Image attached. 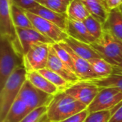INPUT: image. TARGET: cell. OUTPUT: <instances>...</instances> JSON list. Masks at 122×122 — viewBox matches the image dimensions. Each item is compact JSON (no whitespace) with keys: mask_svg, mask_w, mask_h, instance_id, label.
I'll list each match as a JSON object with an SVG mask.
<instances>
[{"mask_svg":"<svg viewBox=\"0 0 122 122\" xmlns=\"http://www.w3.org/2000/svg\"><path fill=\"white\" fill-rule=\"evenodd\" d=\"M26 13L32 24L34 29L52 40L54 43L63 42L69 37L66 31L55 24L29 11L26 10Z\"/></svg>","mask_w":122,"mask_h":122,"instance_id":"cell-5","label":"cell"},{"mask_svg":"<svg viewBox=\"0 0 122 122\" xmlns=\"http://www.w3.org/2000/svg\"><path fill=\"white\" fill-rule=\"evenodd\" d=\"M49 44H36L23 56L24 66L27 71H39L46 68L49 58Z\"/></svg>","mask_w":122,"mask_h":122,"instance_id":"cell-8","label":"cell"},{"mask_svg":"<svg viewBox=\"0 0 122 122\" xmlns=\"http://www.w3.org/2000/svg\"><path fill=\"white\" fill-rule=\"evenodd\" d=\"M114 71H118V72H122V61L117 66H114Z\"/></svg>","mask_w":122,"mask_h":122,"instance_id":"cell-35","label":"cell"},{"mask_svg":"<svg viewBox=\"0 0 122 122\" xmlns=\"http://www.w3.org/2000/svg\"><path fill=\"white\" fill-rule=\"evenodd\" d=\"M21 122H50L47 117V107H41L32 110Z\"/></svg>","mask_w":122,"mask_h":122,"instance_id":"cell-27","label":"cell"},{"mask_svg":"<svg viewBox=\"0 0 122 122\" xmlns=\"http://www.w3.org/2000/svg\"><path fill=\"white\" fill-rule=\"evenodd\" d=\"M90 16V14L81 0H72L69 6L67 16L69 19L84 21Z\"/></svg>","mask_w":122,"mask_h":122,"instance_id":"cell-23","label":"cell"},{"mask_svg":"<svg viewBox=\"0 0 122 122\" xmlns=\"http://www.w3.org/2000/svg\"><path fill=\"white\" fill-rule=\"evenodd\" d=\"M26 80L41 91L54 96L60 90L38 71H27Z\"/></svg>","mask_w":122,"mask_h":122,"instance_id":"cell-16","label":"cell"},{"mask_svg":"<svg viewBox=\"0 0 122 122\" xmlns=\"http://www.w3.org/2000/svg\"><path fill=\"white\" fill-rule=\"evenodd\" d=\"M86 109V105L64 91H60L47 107V117L50 122H60Z\"/></svg>","mask_w":122,"mask_h":122,"instance_id":"cell-1","label":"cell"},{"mask_svg":"<svg viewBox=\"0 0 122 122\" xmlns=\"http://www.w3.org/2000/svg\"><path fill=\"white\" fill-rule=\"evenodd\" d=\"M112 115L111 110L91 112L89 114L85 122H109Z\"/></svg>","mask_w":122,"mask_h":122,"instance_id":"cell-30","label":"cell"},{"mask_svg":"<svg viewBox=\"0 0 122 122\" xmlns=\"http://www.w3.org/2000/svg\"><path fill=\"white\" fill-rule=\"evenodd\" d=\"M84 25L86 26L89 32L96 39H99L103 34V24L99 21L97 19L94 18L92 16H89L84 21Z\"/></svg>","mask_w":122,"mask_h":122,"instance_id":"cell-28","label":"cell"},{"mask_svg":"<svg viewBox=\"0 0 122 122\" xmlns=\"http://www.w3.org/2000/svg\"><path fill=\"white\" fill-rule=\"evenodd\" d=\"M59 44L62 45L70 54L73 60L74 72L81 81H92L98 79L97 76L94 72L89 61L76 54L64 41L60 42Z\"/></svg>","mask_w":122,"mask_h":122,"instance_id":"cell-13","label":"cell"},{"mask_svg":"<svg viewBox=\"0 0 122 122\" xmlns=\"http://www.w3.org/2000/svg\"><path fill=\"white\" fill-rule=\"evenodd\" d=\"M9 1H10V2H11V0H9Z\"/></svg>","mask_w":122,"mask_h":122,"instance_id":"cell-37","label":"cell"},{"mask_svg":"<svg viewBox=\"0 0 122 122\" xmlns=\"http://www.w3.org/2000/svg\"><path fill=\"white\" fill-rule=\"evenodd\" d=\"M31 110L21 99H16L2 122H21Z\"/></svg>","mask_w":122,"mask_h":122,"instance_id":"cell-20","label":"cell"},{"mask_svg":"<svg viewBox=\"0 0 122 122\" xmlns=\"http://www.w3.org/2000/svg\"><path fill=\"white\" fill-rule=\"evenodd\" d=\"M9 0H0V34L8 37L14 44L17 51L23 56L18 43L16 27L13 23L10 10Z\"/></svg>","mask_w":122,"mask_h":122,"instance_id":"cell-9","label":"cell"},{"mask_svg":"<svg viewBox=\"0 0 122 122\" xmlns=\"http://www.w3.org/2000/svg\"><path fill=\"white\" fill-rule=\"evenodd\" d=\"M28 11L45 19L46 20H48V21L55 24L56 25H57L58 26L61 28L62 29L66 31V22H67V18H68L67 15L56 12V11H54L51 9H49L39 4H38L35 7L29 9Z\"/></svg>","mask_w":122,"mask_h":122,"instance_id":"cell-15","label":"cell"},{"mask_svg":"<svg viewBox=\"0 0 122 122\" xmlns=\"http://www.w3.org/2000/svg\"><path fill=\"white\" fill-rule=\"evenodd\" d=\"M52 46L56 53L57 54L58 56L60 58V59L74 72V66L73 64V60L70 54L68 52V51L59 43H54L52 44Z\"/></svg>","mask_w":122,"mask_h":122,"instance_id":"cell-29","label":"cell"},{"mask_svg":"<svg viewBox=\"0 0 122 122\" xmlns=\"http://www.w3.org/2000/svg\"><path fill=\"white\" fill-rule=\"evenodd\" d=\"M111 111L112 115L109 122H122V102Z\"/></svg>","mask_w":122,"mask_h":122,"instance_id":"cell-33","label":"cell"},{"mask_svg":"<svg viewBox=\"0 0 122 122\" xmlns=\"http://www.w3.org/2000/svg\"><path fill=\"white\" fill-rule=\"evenodd\" d=\"M103 29L122 41V13L119 8L109 11V16L103 24Z\"/></svg>","mask_w":122,"mask_h":122,"instance_id":"cell-17","label":"cell"},{"mask_svg":"<svg viewBox=\"0 0 122 122\" xmlns=\"http://www.w3.org/2000/svg\"><path fill=\"white\" fill-rule=\"evenodd\" d=\"M89 114V112L86 109L60 122H85V120L87 118Z\"/></svg>","mask_w":122,"mask_h":122,"instance_id":"cell-31","label":"cell"},{"mask_svg":"<svg viewBox=\"0 0 122 122\" xmlns=\"http://www.w3.org/2000/svg\"><path fill=\"white\" fill-rule=\"evenodd\" d=\"M89 62L98 79L108 77L114 73V66L102 58L92 59Z\"/></svg>","mask_w":122,"mask_h":122,"instance_id":"cell-22","label":"cell"},{"mask_svg":"<svg viewBox=\"0 0 122 122\" xmlns=\"http://www.w3.org/2000/svg\"><path fill=\"white\" fill-rule=\"evenodd\" d=\"M72 0H36V1L56 12L67 15L69 6Z\"/></svg>","mask_w":122,"mask_h":122,"instance_id":"cell-26","label":"cell"},{"mask_svg":"<svg viewBox=\"0 0 122 122\" xmlns=\"http://www.w3.org/2000/svg\"><path fill=\"white\" fill-rule=\"evenodd\" d=\"M16 30L17 34L18 43L22 52L23 56L34 45L36 44H54L52 40L44 36L34 28H16Z\"/></svg>","mask_w":122,"mask_h":122,"instance_id":"cell-11","label":"cell"},{"mask_svg":"<svg viewBox=\"0 0 122 122\" xmlns=\"http://www.w3.org/2000/svg\"><path fill=\"white\" fill-rule=\"evenodd\" d=\"M11 3H13L27 11L35 7L38 4L36 0H11Z\"/></svg>","mask_w":122,"mask_h":122,"instance_id":"cell-32","label":"cell"},{"mask_svg":"<svg viewBox=\"0 0 122 122\" xmlns=\"http://www.w3.org/2000/svg\"><path fill=\"white\" fill-rule=\"evenodd\" d=\"M53 97L37 89L26 80L17 98L22 100L32 111L41 107H48Z\"/></svg>","mask_w":122,"mask_h":122,"instance_id":"cell-7","label":"cell"},{"mask_svg":"<svg viewBox=\"0 0 122 122\" xmlns=\"http://www.w3.org/2000/svg\"><path fill=\"white\" fill-rule=\"evenodd\" d=\"M94 101L87 107L89 113L112 110L122 102V92L112 87H100Z\"/></svg>","mask_w":122,"mask_h":122,"instance_id":"cell-6","label":"cell"},{"mask_svg":"<svg viewBox=\"0 0 122 122\" xmlns=\"http://www.w3.org/2000/svg\"><path fill=\"white\" fill-rule=\"evenodd\" d=\"M10 10L13 23L16 28H34L30 19L26 15L25 9L13 3H11Z\"/></svg>","mask_w":122,"mask_h":122,"instance_id":"cell-21","label":"cell"},{"mask_svg":"<svg viewBox=\"0 0 122 122\" xmlns=\"http://www.w3.org/2000/svg\"><path fill=\"white\" fill-rule=\"evenodd\" d=\"M103 2L107 9L110 11L114 9L119 8L122 4V0H103Z\"/></svg>","mask_w":122,"mask_h":122,"instance_id":"cell-34","label":"cell"},{"mask_svg":"<svg viewBox=\"0 0 122 122\" xmlns=\"http://www.w3.org/2000/svg\"><path fill=\"white\" fill-rule=\"evenodd\" d=\"M38 71L40 74H41L50 82L54 84L61 92L66 90L72 85L71 84L66 81L64 78H62L60 75H59L58 74H56V72L51 71L48 68H44Z\"/></svg>","mask_w":122,"mask_h":122,"instance_id":"cell-25","label":"cell"},{"mask_svg":"<svg viewBox=\"0 0 122 122\" xmlns=\"http://www.w3.org/2000/svg\"><path fill=\"white\" fill-rule=\"evenodd\" d=\"M64 42L74 51L76 54L87 61L94 58H101L100 56L90 46V44L79 41L70 36H69Z\"/></svg>","mask_w":122,"mask_h":122,"instance_id":"cell-18","label":"cell"},{"mask_svg":"<svg viewBox=\"0 0 122 122\" xmlns=\"http://www.w3.org/2000/svg\"><path fill=\"white\" fill-rule=\"evenodd\" d=\"M91 16L100 21L102 24L107 21L109 11L105 7L103 0H81Z\"/></svg>","mask_w":122,"mask_h":122,"instance_id":"cell-19","label":"cell"},{"mask_svg":"<svg viewBox=\"0 0 122 122\" xmlns=\"http://www.w3.org/2000/svg\"><path fill=\"white\" fill-rule=\"evenodd\" d=\"M101 88L91 81H79L64 92L87 107L94 101Z\"/></svg>","mask_w":122,"mask_h":122,"instance_id":"cell-10","label":"cell"},{"mask_svg":"<svg viewBox=\"0 0 122 122\" xmlns=\"http://www.w3.org/2000/svg\"><path fill=\"white\" fill-rule=\"evenodd\" d=\"M66 32L69 36L88 44H91L97 40L89 32L83 21L67 18Z\"/></svg>","mask_w":122,"mask_h":122,"instance_id":"cell-14","label":"cell"},{"mask_svg":"<svg viewBox=\"0 0 122 122\" xmlns=\"http://www.w3.org/2000/svg\"><path fill=\"white\" fill-rule=\"evenodd\" d=\"M119 10L122 11V4L119 6Z\"/></svg>","mask_w":122,"mask_h":122,"instance_id":"cell-36","label":"cell"},{"mask_svg":"<svg viewBox=\"0 0 122 122\" xmlns=\"http://www.w3.org/2000/svg\"><path fill=\"white\" fill-rule=\"evenodd\" d=\"M90 46L101 58L113 66H117L122 61V41L107 31H104L101 37Z\"/></svg>","mask_w":122,"mask_h":122,"instance_id":"cell-4","label":"cell"},{"mask_svg":"<svg viewBox=\"0 0 122 122\" xmlns=\"http://www.w3.org/2000/svg\"><path fill=\"white\" fill-rule=\"evenodd\" d=\"M27 71L24 66L17 68L9 77L4 87L0 89V122L5 119L8 112L17 99L26 80Z\"/></svg>","mask_w":122,"mask_h":122,"instance_id":"cell-2","label":"cell"},{"mask_svg":"<svg viewBox=\"0 0 122 122\" xmlns=\"http://www.w3.org/2000/svg\"><path fill=\"white\" fill-rule=\"evenodd\" d=\"M24 66L23 56L17 51L13 42L6 36L0 39V89L10 75L19 67Z\"/></svg>","mask_w":122,"mask_h":122,"instance_id":"cell-3","label":"cell"},{"mask_svg":"<svg viewBox=\"0 0 122 122\" xmlns=\"http://www.w3.org/2000/svg\"><path fill=\"white\" fill-rule=\"evenodd\" d=\"M46 68L56 72L71 84L81 81L76 74L60 59L53 48L52 44H49V58Z\"/></svg>","mask_w":122,"mask_h":122,"instance_id":"cell-12","label":"cell"},{"mask_svg":"<svg viewBox=\"0 0 122 122\" xmlns=\"http://www.w3.org/2000/svg\"><path fill=\"white\" fill-rule=\"evenodd\" d=\"M99 87H112L122 92V73L114 71L108 77L91 81Z\"/></svg>","mask_w":122,"mask_h":122,"instance_id":"cell-24","label":"cell"}]
</instances>
